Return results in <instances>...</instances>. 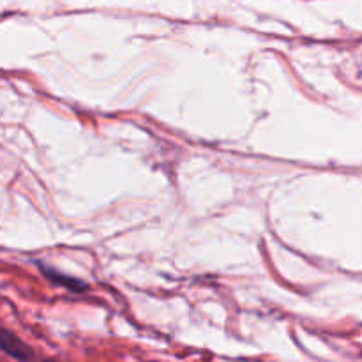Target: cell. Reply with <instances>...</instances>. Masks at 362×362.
<instances>
[{
    "instance_id": "6da1fadb",
    "label": "cell",
    "mask_w": 362,
    "mask_h": 362,
    "mask_svg": "<svg viewBox=\"0 0 362 362\" xmlns=\"http://www.w3.org/2000/svg\"><path fill=\"white\" fill-rule=\"evenodd\" d=\"M0 350L13 359L27 361L34 357V352L21 339H18L13 332L6 331V329H0Z\"/></svg>"
},
{
    "instance_id": "7a4b0ae2",
    "label": "cell",
    "mask_w": 362,
    "mask_h": 362,
    "mask_svg": "<svg viewBox=\"0 0 362 362\" xmlns=\"http://www.w3.org/2000/svg\"><path fill=\"white\" fill-rule=\"evenodd\" d=\"M39 269L42 271V274L57 286H64V288L71 290L74 293H81L83 290H87V283H83L81 279L76 278H71V276L64 274V272H59L57 269L53 267H46L45 264H39Z\"/></svg>"
}]
</instances>
